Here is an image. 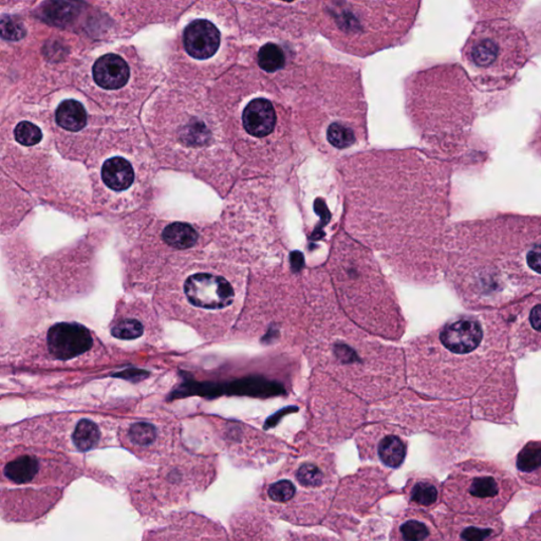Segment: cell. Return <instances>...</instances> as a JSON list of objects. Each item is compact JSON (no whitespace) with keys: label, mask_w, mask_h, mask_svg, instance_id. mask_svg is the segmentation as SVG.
<instances>
[{"label":"cell","mask_w":541,"mask_h":541,"mask_svg":"<svg viewBox=\"0 0 541 541\" xmlns=\"http://www.w3.org/2000/svg\"><path fill=\"white\" fill-rule=\"evenodd\" d=\"M430 391L452 403L458 432L472 419L515 422L517 357L501 310L462 314L429 339Z\"/></svg>","instance_id":"obj_1"},{"label":"cell","mask_w":541,"mask_h":541,"mask_svg":"<svg viewBox=\"0 0 541 541\" xmlns=\"http://www.w3.org/2000/svg\"><path fill=\"white\" fill-rule=\"evenodd\" d=\"M450 286L468 310H501L541 291V223L462 231L446 259Z\"/></svg>","instance_id":"obj_2"},{"label":"cell","mask_w":541,"mask_h":541,"mask_svg":"<svg viewBox=\"0 0 541 541\" xmlns=\"http://www.w3.org/2000/svg\"><path fill=\"white\" fill-rule=\"evenodd\" d=\"M521 490L518 480L497 463L469 459L452 468L443 499L451 512L499 516Z\"/></svg>","instance_id":"obj_3"},{"label":"cell","mask_w":541,"mask_h":541,"mask_svg":"<svg viewBox=\"0 0 541 541\" xmlns=\"http://www.w3.org/2000/svg\"><path fill=\"white\" fill-rule=\"evenodd\" d=\"M501 311L509 320L511 350L517 358L541 350V294Z\"/></svg>","instance_id":"obj_4"},{"label":"cell","mask_w":541,"mask_h":541,"mask_svg":"<svg viewBox=\"0 0 541 541\" xmlns=\"http://www.w3.org/2000/svg\"><path fill=\"white\" fill-rule=\"evenodd\" d=\"M444 541H494L505 532L500 516L440 513L435 518Z\"/></svg>","instance_id":"obj_5"},{"label":"cell","mask_w":541,"mask_h":541,"mask_svg":"<svg viewBox=\"0 0 541 541\" xmlns=\"http://www.w3.org/2000/svg\"><path fill=\"white\" fill-rule=\"evenodd\" d=\"M184 292L192 306L217 310L229 307L234 301L233 286L223 276L196 273L186 279Z\"/></svg>","instance_id":"obj_6"},{"label":"cell","mask_w":541,"mask_h":541,"mask_svg":"<svg viewBox=\"0 0 541 541\" xmlns=\"http://www.w3.org/2000/svg\"><path fill=\"white\" fill-rule=\"evenodd\" d=\"M48 349L58 360H73L90 350L92 335L84 325L59 323L50 328L47 335Z\"/></svg>","instance_id":"obj_7"},{"label":"cell","mask_w":541,"mask_h":541,"mask_svg":"<svg viewBox=\"0 0 541 541\" xmlns=\"http://www.w3.org/2000/svg\"><path fill=\"white\" fill-rule=\"evenodd\" d=\"M391 541H444L443 534L427 513L411 509L396 518Z\"/></svg>","instance_id":"obj_8"},{"label":"cell","mask_w":541,"mask_h":541,"mask_svg":"<svg viewBox=\"0 0 541 541\" xmlns=\"http://www.w3.org/2000/svg\"><path fill=\"white\" fill-rule=\"evenodd\" d=\"M220 32L216 26L206 20H196L186 27L184 47L192 58L208 59L218 51Z\"/></svg>","instance_id":"obj_9"},{"label":"cell","mask_w":541,"mask_h":541,"mask_svg":"<svg viewBox=\"0 0 541 541\" xmlns=\"http://www.w3.org/2000/svg\"><path fill=\"white\" fill-rule=\"evenodd\" d=\"M278 123V113L269 99L259 98L247 105L242 114V124L248 135L254 137H266L273 134Z\"/></svg>","instance_id":"obj_10"},{"label":"cell","mask_w":541,"mask_h":541,"mask_svg":"<svg viewBox=\"0 0 541 541\" xmlns=\"http://www.w3.org/2000/svg\"><path fill=\"white\" fill-rule=\"evenodd\" d=\"M93 79L99 87L115 90L126 85L129 79V67L117 54H106L93 66Z\"/></svg>","instance_id":"obj_11"},{"label":"cell","mask_w":541,"mask_h":541,"mask_svg":"<svg viewBox=\"0 0 541 541\" xmlns=\"http://www.w3.org/2000/svg\"><path fill=\"white\" fill-rule=\"evenodd\" d=\"M405 494L413 507L432 511L443 499V488L433 476H415L408 480Z\"/></svg>","instance_id":"obj_12"},{"label":"cell","mask_w":541,"mask_h":541,"mask_svg":"<svg viewBox=\"0 0 541 541\" xmlns=\"http://www.w3.org/2000/svg\"><path fill=\"white\" fill-rule=\"evenodd\" d=\"M515 467L522 482L541 489V441H529L522 446L516 456Z\"/></svg>","instance_id":"obj_13"},{"label":"cell","mask_w":541,"mask_h":541,"mask_svg":"<svg viewBox=\"0 0 541 541\" xmlns=\"http://www.w3.org/2000/svg\"><path fill=\"white\" fill-rule=\"evenodd\" d=\"M102 179L109 189L121 192L129 189L135 180V172L124 158L107 160L102 168Z\"/></svg>","instance_id":"obj_14"},{"label":"cell","mask_w":541,"mask_h":541,"mask_svg":"<svg viewBox=\"0 0 541 541\" xmlns=\"http://www.w3.org/2000/svg\"><path fill=\"white\" fill-rule=\"evenodd\" d=\"M329 469L320 466L317 461H303L294 471V479L288 477L294 482L295 492L298 489L318 490L325 487V482L330 479ZM296 497V496H295Z\"/></svg>","instance_id":"obj_15"},{"label":"cell","mask_w":541,"mask_h":541,"mask_svg":"<svg viewBox=\"0 0 541 541\" xmlns=\"http://www.w3.org/2000/svg\"><path fill=\"white\" fill-rule=\"evenodd\" d=\"M377 454L384 466L399 468L405 461L407 445L399 435H388L380 440Z\"/></svg>","instance_id":"obj_16"},{"label":"cell","mask_w":541,"mask_h":541,"mask_svg":"<svg viewBox=\"0 0 541 541\" xmlns=\"http://www.w3.org/2000/svg\"><path fill=\"white\" fill-rule=\"evenodd\" d=\"M55 117H57V123L69 131H80L87 124L85 108L74 99H67L60 104Z\"/></svg>","instance_id":"obj_17"},{"label":"cell","mask_w":541,"mask_h":541,"mask_svg":"<svg viewBox=\"0 0 541 541\" xmlns=\"http://www.w3.org/2000/svg\"><path fill=\"white\" fill-rule=\"evenodd\" d=\"M163 240L169 247L185 250L194 247L198 240V233L192 225L187 223H175L167 226L163 231Z\"/></svg>","instance_id":"obj_18"},{"label":"cell","mask_w":541,"mask_h":541,"mask_svg":"<svg viewBox=\"0 0 541 541\" xmlns=\"http://www.w3.org/2000/svg\"><path fill=\"white\" fill-rule=\"evenodd\" d=\"M101 430L91 419H82L73 434V443L77 451H90L101 443Z\"/></svg>","instance_id":"obj_19"},{"label":"cell","mask_w":541,"mask_h":541,"mask_svg":"<svg viewBox=\"0 0 541 541\" xmlns=\"http://www.w3.org/2000/svg\"><path fill=\"white\" fill-rule=\"evenodd\" d=\"M158 435L157 427L145 421L132 424L127 432V439L130 444L140 450L151 449L156 444Z\"/></svg>","instance_id":"obj_20"},{"label":"cell","mask_w":541,"mask_h":541,"mask_svg":"<svg viewBox=\"0 0 541 541\" xmlns=\"http://www.w3.org/2000/svg\"><path fill=\"white\" fill-rule=\"evenodd\" d=\"M258 65L269 74L278 73L286 65V55L283 48L270 43L259 50Z\"/></svg>","instance_id":"obj_21"},{"label":"cell","mask_w":541,"mask_h":541,"mask_svg":"<svg viewBox=\"0 0 541 541\" xmlns=\"http://www.w3.org/2000/svg\"><path fill=\"white\" fill-rule=\"evenodd\" d=\"M143 333H145V327L139 320L135 318L121 320L112 329L114 338L124 341L139 339Z\"/></svg>","instance_id":"obj_22"},{"label":"cell","mask_w":541,"mask_h":541,"mask_svg":"<svg viewBox=\"0 0 541 541\" xmlns=\"http://www.w3.org/2000/svg\"><path fill=\"white\" fill-rule=\"evenodd\" d=\"M14 136L16 141L25 146L36 145L43 139L42 130L30 122H21L16 126Z\"/></svg>","instance_id":"obj_23"},{"label":"cell","mask_w":541,"mask_h":541,"mask_svg":"<svg viewBox=\"0 0 541 541\" xmlns=\"http://www.w3.org/2000/svg\"><path fill=\"white\" fill-rule=\"evenodd\" d=\"M494 541H541V535L527 526L517 527L504 532Z\"/></svg>","instance_id":"obj_24"},{"label":"cell","mask_w":541,"mask_h":541,"mask_svg":"<svg viewBox=\"0 0 541 541\" xmlns=\"http://www.w3.org/2000/svg\"><path fill=\"white\" fill-rule=\"evenodd\" d=\"M24 29L20 26L15 23L11 19L4 18L3 19V36L7 38V40H20L24 35Z\"/></svg>","instance_id":"obj_25"},{"label":"cell","mask_w":541,"mask_h":541,"mask_svg":"<svg viewBox=\"0 0 541 541\" xmlns=\"http://www.w3.org/2000/svg\"><path fill=\"white\" fill-rule=\"evenodd\" d=\"M526 526L541 535V501L534 505Z\"/></svg>","instance_id":"obj_26"}]
</instances>
